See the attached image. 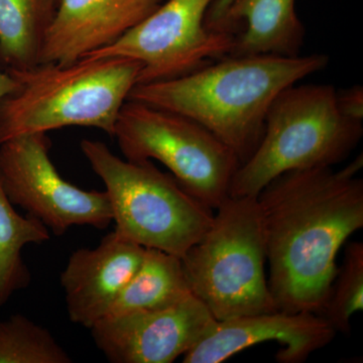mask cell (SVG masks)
Masks as SVG:
<instances>
[{"label":"cell","instance_id":"obj_1","mask_svg":"<svg viewBox=\"0 0 363 363\" xmlns=\"http://www.w3.org/2000/svg\"><path fill=\"white\" fill-rule=\"evenodd\" d=\"M362 156L345 168L295 169L257 196L269 264V291L279 311L321 315L344 242L363 227Z\"/></svg>","mask_w":363,"mask_h":363},{"label":"cell","instance_id":"obj_6","mask_svg":"<svg viewBox=\"0 0 363 363\" xmlns=\"http://www.w3.org/2000/svg\"><path fill=\"white\" fill-rule=\"evenodd\" d=\"M81 150L104 182L114 231L126 240L181 259L211 225L213 210L152 161L121 159L99 140H83Z\"/></svg>","mask_w":363,"mask_h":363},{"label":"cell","instance_id":"obj_17","mask_svg":"<svg viewBox=\"0 0 363 363\" xmlns=\"http://www.w3.org/2000/svg\"><path fill=\"white\" fill-rule=\"evenodd\" d=\"M13 206L0 180V307L30 285L32 277L21 255L23 247L51 238L42 222L28 215L21 216Z\"/></svg>","mask_w":363,"mask_h":363},{"label":"cell","instance_id":"obj_21","mask_svg":"<svg viewBox=\"0 0 363 363\" xmlns=\"http://www.w3.org/2000/svg\"><path fill=\"white\" fill-rule=\"evenodd\" d=\"M235 0H214L208 9L205 25L211 30L222 32L221 26L229 7Z\"/></svg>","mask_w":363,"mask_h":363},{"label":"cell","instance_id":"obj_8","mask_svg":"<svg viewBox=\"0 0 363 363\" xmlns=\"http://www.w3.org/2000/svg\"><path fill=\"white\" fill-rule=\"evenodd\" d=\"M214 0H168L113 44L87 56L121 57L142 64L138 84L181 77L230 56L236 33L205 25Z\"/></svg>","mask_w":363,"mask_h":363},{"label":"cell","instance_id":"obj_9","mask_svg":"<svg viewBox=\"0 0 363 363\" xmlns=\"http://www.w3.org/2000/svg\"><path fill=\"white\" fill-rule=\"evenodd\" d=\"M50 149L42 133L0 143V180L9 201L57 236L73 226L107 228L112 210L106 192L83 190L62 178Z\"/></svg>","mask_w":363,"mask_h":363},{"label":"cell","instance_id":"obj_10","mask_svg":"<svg viewBox=\"0 0 363 363\" xmlns=\"http://www.w3.org/2000/svg\"><path fill=\"white\" fill-rule=\"evenodd\" d=\"M217 320L194 295L162 308L104 318L91 327L98 350L112 363H172L214 328Z\"/></svg>","mask_w":363,"mask_h":363},{"label":"cell","instance_id":"obj_13","mask_svg":"<svg viewBox=\"0 0 363 363\" xmlns=\"http://www.w3.org/2000/svg\"><path fill=\"white\" fill-rule=\"evenodd\" d=\"M160 6L161 0H59L40 63L66 65L104 49Z\"/></svg>","mask_w":363,"mask_h":363},{"label":"cell","instance_id":"obj_16","mask_svg":"<svg viewBox=\"0 0 363 363\" xmlns=\"http://www.w3.org/2000/svg\"><path fill=\"white\" fill-rule=\"evenodd\" d=\"M54 0H0V61L23 70L40 63Z\"/></svg>","mask_w":363,"mask_h":363},{"label":"cell","instance_id":"obj_5","mask_svg":"<svg viewBox=\"0 0 363 363\" xmlns=\"http://www.w3.org/2000/svg\"><path fill=\"white\" fill-rule=\"evenodd\" d=\"M215 211L201 240L181 257L191 293L217 321L278 311L257 196H228Z\"/></svg>","mask_w":363,"mask_h":363},{"label":"cell","instance_id":"obj_11","mask_svg":"<svg viewBox=\"0 0 363 363\" xmlns=\"http://www.w3.org/2000/svg\"><path fill=\"white\" fill-rule=\"evenodd\" d=\"M333 327L312 312L274 311L217 321L183 357L184 363H219L257 344L276 341L279 363H303L335 338Z\"/></svg>","mask_w":363,"mask_h":363},{"label":"cell","instance_id":"obj_22","mask_svg":"<svg viewBox=\"0 0 363 363\" xmlns=\"http://www.w3.org/2000/svg\"><path fill=\"white\" fill-rule=\"evenodd\" d=\"M18 87V82L9 71L0 69V102Z\"/></svg>","mask_w":363,"mask_h":363},{"label":"cell","instance_id":"obj_19","mask_svg":"<svg viewBox=\"0 0 363 363\" xmlns=\"http://www.w3.org/2000/svg\"><path fill=\"white\" fill-rule=\"evenodd\" d=\"M363 308V243H348L343 264L332 283L321 313L336 332L348 333L351 318Z\"/></svg>","mask_w":363,"mask_h":363},{"label":"cell","instance_id":"obj_3","mask_svg":"<svg viewBox=\"0 0 363 363\" xmlns=\"http://www.w3.org/2000/svg\"><path fill=\"white\" fill-rule=\"evenodd\" d=\"M142 64L121 57L6 69L18 87L0 102V143L18 136L84 126L113 136Z\"/></svg>","mask_w":363,"mask_h":363},{"label":"cell","instance_id":"obj_15","mask_svg":"<svg viewBox=\"0 0 363 363\" xmlns=\"http://www.w3.org/2000/svg\"><path fill=\"white\" fill-rule=\"evenodd\" d=\"M191 295L180 257L145 248L142 264L104 318L162 309Z\"/></svg>","mask_w":363,"mask_h":363},{"label":"cell","instance_id":"obj_2","mask_svg":"<svg viewBox=\"0 0 363 363\" xmlns=\"http://www.w3.org/2000/svg\"><path fill=\"white\" fill-rule=\"evenodd\" d=\"M328 63L322 54L226 57L181 77L136 84L128 100L192 119L230 147L241 164L259 145L274 98Z\"/></svg>","mask_w":363,"mask_h":363},{"label":"cell","instance_id":"obj_4","mask_svg":"<svg viewBox=\"0 0 363 363\" xmlns=\"http://www.w3.org/2000/svg\"><path fill=\"white\" fill-rule=\"evenodd\" d=\"M328 84H294L274 98L257 149L234 174L230 197L257 196L289 171L333 167L357 147L360 121L340 113Z\"/></svg>","mask_w":363,"mask_h":363},{"label":"cell","instance_id":"obj_18","mask_svg":"<svg viewBox=\"0 0 363 363\" xmlns=\"http://www.w3.org/2000/svg\"><path fill=\"white\" fill-rule=\"evenodd\" d=\"M51 332L23 315L0 321V363H71Z\"/></svg>","mask_w":363,"mask_h":363},{"label":"cell","instance_id":"obj_7","mask_svg":"<svg viewBox=\"0 0 363 363\" xmlns=\"http://www.w3.org/2000/svg\"><path fill=\"white\" fill-rule=\"evenodd\" d=\"M124 159L156 161L205 206L215 210L229 196L240 160L199 123L150 105L126 100L113 133Z\"/></svg>","mask_w":363,"mask_h":363},{"label":"cell","instance_id":"obj_14","mask_svg":"<svg viewBox=\"0 0 363 363\" xmlns=\"http://www.w3.org/2000/svg\"><path fill=\"white\" fill-rule=\"evenodd\" d=\"M296 0H235L227 11L222 32L236 33L247 23L245 33L236 35L229 57L276 55L300 56L305 28L298 20Z\"/></svg>","mask_w":363,"mask_h":363},{"label":"cell","instance_id":"obj_12","mask_svg":"<svg viewBox=\"0 0 363 363\" xmlns=\"http://www.w3.org/2000/svg\"><path fill=\"white\" fill-rule=\"evenodd\" d=\"M145 252V247L112 231L96 247L72 253L60 277L69 319L88 329L104 319Z\"/></svg>","mask_w":363,"mask_h":363},{"label":"cell","instance_id":"obj_20","mask_svg":"<svg viewBox=\"0 0 363 363\" xmlns=\"http://www.w3.org/2000/svg\"><path fill=\"white\" fill-rule=\"evenodd\" d=\"M336 101L340 113L351 121H363V89L362 86L355 85L353 87L337 91Z\"/></svg>","mask_w":363,"mask_h":363}]
</instances>
